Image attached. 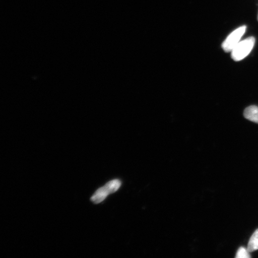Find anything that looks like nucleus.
Returning <instances> with one entry per match:
<instances>
[{
    "instance_id": "nucleus-4",
    "label": "nucleus",
    "mask_w": 258,
    "mask_h": 258,
    "mask_svg": "<svg viewBox=\"0 0 258 258\" xmlns=\"http://www.w3.org/2000/svg\"><path fill=\"white\" fill-rule=\"evenodd\" d=\"M245 118L251 121L258 123V107L252 105L245 109L244 112Z\"/></svg>"
},
{
    "instance_id": "nucleus-5",
    "label": "nucleus",
    "mask_w": 258,
    "mask_h": 258,
    "mask_svg": "<svg viewBox=\"0 0 258 258\" xmlns=\"http://www.w3.org/2000/svg\"><path fill=\"white\" fill-rule=\"evenodd\" d=\"M247 250L249 252H253L258 250V229L251 235L248 244Z\"/></svg>"
},
{
    "instance_id": "nucleus-2",
    "label": "nucleus",
    "mask_w": 258,
    "mask_h": 258,
    "mask_svg": "<svg viewBox=\"0 0 258 258\" xmlns=\"http://www.w3.org/2000/svg\"><path fill=\"white\" fill-rule=\"evenodd\" d=\"M121 182L119 179H114L108 182L105 185L99 188L93 195L91 201L98 204L104 201L110 194L114 193L120 188Z\"/></svg>"
},
{
    "instance_id": "nucleus-6",
    "label": "nucleus",
    "mask_w": 258,
    "mask_h": 258,
    "mask_svg": "<svg viewBox=\"0 0 258 258\" xmlns=\"http://www.w3.org/2000/svg\"><path fill=\"white\" fill-rule=\"evenodd\" d=\"M235 257L237 258H249L250 257L249 251L247 249H245L244 247H240L238 250L236 256Z\"/></svg>"
},
{
    "instance_id": "nucleus-3",
    "label": "nucleus",
    "mask_w": 258,
    "mask_h": 258,
    "mask_svg": "<svg viewBox=\"0 0 258 258\" xmlns=\"http://www.w3.org/2000/svg\"><path fill=\"white\" fill-rule=\"evenodd\" d=\"M246 26H242V27L238 28L228 35L223 44H222V48L226 52H230V51L233 50V48L240 41L241 37H243L245 32H246Z\"/></svg>"
},
{
    "instance_id": "nucleus-7",
    "label": "nucleus",
    "mask_w": 258,
    "mask_h": 258,
    "mask_svg": "<svg viewBox=\"0 0 258 258\" xmlns=\"http://www.w3.org/2000/svg\"><path fill=\"white\" fill-rule=\"evenodd\" d=\"M257 19H258V16H257Z\"/></svg>"
},
{
    "instance_id": "nucleus-1",
    "label": "nucleus",
    "mask_w": 258,
    "mask_h": 258,
    "mask_svg": "<svg viewBox=\"0 0 258 258\" xmlns=\"http://www.w3.org/2000/svg\"><path fill=\"white\" fill-rule=\"evenodd\" d=\"M255 39L254 37H249L243 41H240L233 50L231 51V57L235 61H240L249 55L253 49Z\"/></svg>"
}]
</instances>
